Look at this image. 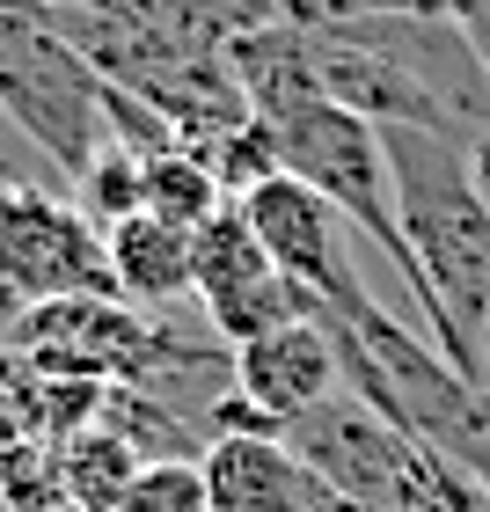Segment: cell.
<instances>
[{"instance_id":"cell-1","label":"cell","mask_w":490,"mask_h":512,"mask_svg":"<svg viewBox=\"0 0 490 512\" xmlns=\"http://www.w3.org/2000/svg\"><path fill=\"white\" fill-rule=\"evenodd\" d=\"M395 198H403L410 249L425 264V286L447 308L454 366L490 388V198L476 183L469 139L432 125H381Z\"/></svg>"},{"instance_id":"cell-2","label":"cell","mask_w":490,"mask_h":512,"mask_svg":"<svg viewBox=\"0 0 490 512\" xmlns=\"http://www.w3.org/2000/svg\"><path fill=\"white\" fill-rule=\"evenodd\" d=\"M344 344V381L366 395L388 425H403L425 454H439L454 476L490 491V388H476L410 315L381 308L366 286L330 308Z\"/></svg>"},{"instance_id":"cell-3","label":"cell","mask_w":490,"mask_h":512,"mask_svg":"<svg viewBox=\"0 0 490 512\" xmlns=\"http://www.w3.org/2000/svg\"><path fill=\"white\" fill-rule=\"evenodd\" d=\"M103 88L110 81L59 30L52 0H0V110L66 183L110 147Z\"/></svg>"},{"instance_id":"cell-4","label":"cell","mask_w":490,"mask_h":512,"mask_svg":"<svg viewBox=\"0 0 490 512\" xmlns=\"http://www.w3.org/2000/svg\"><path fill=\"white\" fill-rule=\"evenodd\" d=\"M286 439H293V454L308 461V476L322 491H337L352 505L425 512L432 498H447V483H461L439 454H425L403 425H388V417L352 388L330 395V403H315Z\"/></svg>"},{"instance_id":"cell-5","label":"cell","mask_w":490,"mask_h":512,"mask_svg":"<svg viewBox=\"0 0 490 512\" xmlns=\"http://www.w3.org/2000/svg\"><path fill=\"white\" fill-rule=\"evenodd\" d=\"M344 388H352V381H344L337 322L315 300L308 315L278 322V330L249 337L235 352V395H227V410H220L213 432H278V439H286L315 403H330V395H344Z\"/></svg>"},{"instance_id":"cell-6","label":"cell","mask_w":490,"mask_h":512,"mask_svg":"<svg viewBox=\"0 0 490 512\" xmlns=\"http://www.w3.org/2000/svg\"><path fill=\"white\" fill-rule=\"evenodd\" d=\"M0 286L22 300L118 293L103 227L74 205L66 183H0Z\"/></svg>"},{"instance_id":"cell-7","label":"cell","mask_w":490,"mask_h":512,"mask_svg":"<svg viewBox=\"0 0 490 512\" xmlns=\"http://www.w3.org/2000/svg\"><path fill=\"white\" fill-rule=\"evenodd\" d=\"M161 344V315L132 308L125 293H59L30 300L8 352H22L37 374H74V381H139Z\"/></svg>"},{"instance_id":"cell-8","label":"cell","mask_w":490,"mask_h":512,"mask_svg":"<svg viewBox=\"0 0 490 512\" xmlns=\"http://www.w3.org/2000/svg\"><path fill=\"white\" fill-rule=\"evenodd\" d=\"M191 286H198V315L213 322V337H227L235 352L249 337H264L278 322L315 308V293H300L264 256L256 227L242 220V205H220V213L191 235Z\"/></svg>"},{"instance_id":"cell-9","label":"cell","mask_w":490,"mask_h":512,"mask_svg":"<svg viewBox=\"0 0 490 512\" xmlns=\"http://www.w3.org/2000/svg\"><path fill=\"white\" fill-rule=\"evenodd\" d=\"M242 220L256 227V242H264L271 264L286 271L300 293H315L322 308H344V300L366 286L352 271V256H344V235H352V227H344V213L315 191V183H300V176L256 183L242 198Z\"/></svg>"},{"instance_id":"cell-10","label":"cell","mask_w":490,"mask_h":512,"mask_svg":"<svg viewBox=\"0 0 490 512\" xmlns=\"http://www.w3.org/2000/svg\"><path fill=\"white\" fill-rule=\"evenodd\" d=\"M198 476L213 512H308L322 491L308 461L293 454V439L278 432H213L198 454Z\"/></svg>"},{"instance_id":"cell-11","label":"cell","mask_w":490,"mask_h":512,"mask_svg":"<svg viewBox=\"0 0 490 512\" xmlns=\"http://www.w3.org/2000/svg\"><path fill=\"white\" fill-rule=\"evenodd\" d=\"M110 286H118L132 308L147 315H176V300L198 308V286H191V235L161 213H132L110 227Z\"/></svg>"},{"instance_id":"cell-12","label":"cell","mask_w":490,"mask_h":512,"mask_svg":"<svg viewBox=\"0 0 490 512\" xmlns=\"http://www.w3.org/2000/svg\"><path fill=\"white\" fill-rule=\"evenodd\" d=\"M139 469H147V461H139L110 425H88V432H74V439H59V476H66V498H74V505L118 512L125 483H132Z\"/></svg>"},{"instance_id":"cell-13","label":"cell","mask_w":490,"mask_h":512,"mask_svg":"<svg viewBox=\"0 0 490 512\" xmlns=\"http://www.w3.org/2000/svg\"><path fill=\"white\" fill-rule=\"evenodd\" d=\"M220 205H235L220 191V176L205 169L198 147H169V154H147V213L176 220L183 235H198L205 220L220 213Z\"/></svg>"},{"instance_id":"cell-14","label":"cell","mask_w":490,"mask_h":512,"mask_svg":"<svg viewBox=\"0 0 490 512\" xmlns=\"http://www.w3.org/2000/svg\"><path fill=\"white\" fill-rule=\"evenodd\" d=\"M66 191H74V205H81V213L110 235L118 220L147 213V161H139L132 147H118V139H110V147H103L96 161H88V169H81L74 183H66Z\"/></svg>"},{"instance_id":"cell-15","label":"cell","mask_w":490,"mask_h":512,"mask_svg":"<svg viewBox=\"0 0 490 512\" xmlns=\"http://www.w3.org/2000/svg\"><path fill=\"white\" fill-rule=\"evenodd\" d=\"M198 154H205V169L220 176V191L235 198V205L256 191V183L286 176V161H278V132H271L264 118H242L235 132H220L213 147H198Z\"/></svg>"},{"instance_id":"cell-16","label":"cell","mask_w":490,"mask_h":512,"mask_svg":"<svg viewBox=\"0 0 490 512\" xmlns=\"http://www.w3.org/2000/svg\"><path fill=\"white\" fill-rule=\"evenodd\" d=\"M0 498H8V512H52V505H66L59 439H22V447L0 454Z\"/></svg>"},{"instance_id":"cell-17","label":"cell","mask_w":490,"mask_h":512,"mask_svg":"<svg viewBox=\"0 0 490 512\" xmlns=\"http://www.w3.org/2000/svg\"><path fill=\"white\" fill-rule=\"evenodd\" d=\"M118 512H213V498H205L198 461H147V469L125 483Z\"/></svg>"},{"instance_id":"cell-18","label":"cell","mask_w":490,"mask_h":512,"mask_svg":"<svg viewBox=\"0 0 490 512\" xmlns=\"http://www.w3.org/2000/svg\"><path fill=\"white\" fill-rule=\"evenodd\" d=\"M44 439V374L22 352H0V454Z\"/></svg>"},{"instance_id":"cell-19","label":"cell","mask_w":490,"mask_h":512,"mask_svg":"<svg viewBox=\"0 0 490 512\" xmlns=\"http://www.w3.org/2000/svg\"><path fill=\"white\" fill-rule=\"evenodd\" d=\"M0 183H66V176L52 169V161H44V154L30 147V139L15 132L8 110H0Z\"/></svg>"},{"instance_id":"cell-20","label":"cell","mask_w":490,"mask_h":512,"mask_svg":"<svg viewBox=\"0 0 490 512\" xmlns=\"http://www.w3.org/2000/svg\"><path fill=\"white\" fill-rule=\"evenodd\" d=\"M461 37H469V52H476V66L490 74V0H469V8H461V22H454Z\"/></svg>"},{"instance_id":"cell-21","label":"cell","mask_w":490,"mask_h":512,"mask_svg":"<svg viewBox=\"0 0 490 512\" xmlns=\"http://www.w3.org/2000/svg\"><path fill=\"white\" fill-rule=\"evenodd\" d=\"M22 308H30V300L0 286V352H8V344H15V330H22Z\"/></svg>"},{"instance_id":"cell-22","label":"cell","mask_w":490,"mask_h":512,"mask_svg":"<svg viewBox=\"0 0 490 512\" xmlns=\"http://www.w3.org/2000/svg\"><path fill=\"white\" fill-rule=\"evenodd\" d=\"M469 161H476V183H483V198H490V132L469 139Z\"/></svg>"},{"instance_id":"cell-23","label":"cell","mask_w":490,"mask_h":512,"mask_svg":"<svg viewBox=\"0 0 490 512\" xmlns=\"http://www.w3.org/2000/svg\"><path fill=\"white\" fill-rule=\"evenodd\" d=\"M52 512H96V505H74V498H66V505H52Z\"/></svg>"},{"instance_id":"cell-24","label":"cell","mask_w":490,"mask_h":512,"mask_svg":"<svg viewBox=\"0 0 490 512\" xmlns=\"http://www.w3.org/2000/svg\"><path fill=\"white\" fill-rule=\"evenodd\" d=\"M0 512H8V498H0Z\"/></svg>"}]
</instances>
